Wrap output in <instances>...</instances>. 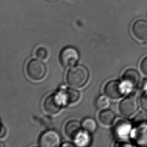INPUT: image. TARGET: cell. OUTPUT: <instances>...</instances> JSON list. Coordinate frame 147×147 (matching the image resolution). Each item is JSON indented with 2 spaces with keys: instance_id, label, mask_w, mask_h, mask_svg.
I'll return each mask as SVG.
<instances>
[{
  "instance_id": "obj_13",
  "label": "cell",
  "mask_w": 147,
  "mask_h": 147,
  "mask_svg": "<svg viewBox=\"0 0 147 147\" xmlns=\"http://www.w3.org/2000/svg\"><path fill=\"white\" fill-rule=\"evenodd\" d=\"M59 92L63 98L65 103H75L80 98V92L72 88H62Z\"/></svg>"
},
{
  "instance_id": "obj_19",
  "label": "cell",
  "mask_w": 147,
  "mask_h": 147,
  "mask_svg": "<svg viewBox=\"0 0 147 147\" xmlns=\"http://www.w3.org/2000/svg\"><path fill=\"white\" fill-rule=\"evenodd\" d=\"M140 104L144 110L147 111V91H143L140 98Z\"/></svg>"
},
{
  "instance_id": "obj_9",
  "label": "cell",
  "mask_w": 147,
  "mask_h": 147,
  "mask_svg": "<svg viewBox=\"0 0 147 147\" xmlns=\"http://www.w3.org/2000/svg\"><path fill=\"white\" fill-rule=\"evenodd\" d=\"M134 36L142 41L147 40V20L140 19L136 20L131 26Z\"/></svg>"
},
{
  "instance_id": "obj_3",
  "label": "cell",
  "mask_w": 147,
  "mask_h": 147,
  "mask_svg": "<svg viewBox=\"0 0 147 147\" xmlns=\"http://www.w3.org/2000/svg\"><path fill=\"white\" fill-rule=\"evenodd\" d=\"M131 90L123 81L119 80L109 81L104 88L105 95L113 99H119Z\"/></svg>"
},
{
  "instance_id": "obj_6",
  "label": "cell",
  "mask_w": 147,
  "mask_h": 147,
  "mask_svg": "<svg viewBox=\"0 0 147 147\" xmlns=\"http://www.w3.org/2000/svg\"><path fill=\"white\" fill-rule=\"evenodd\" d=\"M79 58L80 55L78 50L71 46L64 48L60 53V61L64 67H73L78 62Z\"/></svg>"
},
{
  "instance_id": "obj_17",
  "label": "cell",
  "mask_w": 147,
  "mask_h": 147,
  "mask_svg": "<svg viewBox=\"0 0 147 147\" xmlns=\"http://www.w3.org/2000/svg\"><path fill=\"white\" fill-rule=\"evenodd\" d=\"M108 96L105 95H100L96 99V107L99 109H103L107 107L109 105V100Z\"/></svg>"
},
{
  "instance_id": "obj_7",
  "label": "cell",
  "mask_w": 147,
  "mask_h": 147,
  "mask_svg": "<svg viewBox=\"0 0 147 147\" xmlns=\"http://www.w3.org/2000/svg\"><path fill=\"white\" fill-rule=\"evenodd\" d=\"M139 109L137 99L134 96H127L119 103V110L122 115L130 117L137 112Z\"/></svg>"
},
{
  "instance_id": "obj_18",
  "label": "cell",
  "mask_w": 147,
  "mask_h": 147,
  "mask_svg": "<svg viewBox=\"0 0 147 147\" xmlns=\"http://www.w3.org/2000/svg\"><path fill=\"white\" fill-rule=\"evenodd\" d=\"M36 57L41 60H44L48 56V51L46 48L39 47L37 48L35 52Z\"/></svg>"
},
{
  "instance_id": "obj_15",
  "label": "cell",
  "mask_w": 147,
  "mask_h": 147,
  "mask_svg": "<svg viewBox=\"0 0 147 147\" xmlns=\"http://www.w3.org/2000/svg\"><path fill=\"white\" fill-rule=\"evenodd\" d=\"M82 129L88 133H93L97 129L98 125L96 121L92 117H86L82 123Z\"/></svg>"
},
{
  "instance_id": "obj_23",
  "label": "cell",
  "mask_w": 147,
  "mask_h": 147,
  "mask_svg": "<svg viewBox=\"0 0 147 147\" xmlns=\"http://www.w3.org/2000/svg\"><path fill=\"white\" fill-rule=\"evenodd\" d=\"M143 89V91H147V80H146L145 82H144Z\"/></svg>"
},
{
  "instance_id": "obj_5",
  "label": "cell",
  "mask_w": 147,
  "mask_h": 147,
  "mask_svg": "<svg viewBox=\"0 0 147 147\" xmlns=\"http://www.w3.org/2000/svg\"><path fill=\"white\" fill-rule=\"evenodd\" d=\"M65 103L63 98L59 92L51 94L44 100L43 107L45 111L51 115H55L59 112Z\"/></svg>"
},
{
  "instance_id": "obj_10",
  "label": "cell",
  "mask_w": 147,
  "mask_h": 147,
  "mask_svg": "<svg viewBox=\"0 0 147 147\" xmlns=\"http://www.w3.org/2000/svg\"><path fill=\"white\" fill-rule=\"evenodd\" d=\"M132 129L133 127L131 123L121 120L116 123L113 129V133L119 139H125L129 137Z\"/></svg>"
},
{
  "instance_id": "obj_14",
  "label": "cell",
  "mask_w": 147,
  "mask_h": 147,
  "mask_svg": "<svg viewBox=\"0 0 147 147\" xmlns=\"http://www.w3.org/2000/svg\"><path fill=\"white\" fill-rule=\"evenodd\" d=\"M98 119L104 125H111L115 119V113L111 109H104L99 113Z\"/></svg>"
},
{
  "instance_id": "obj_16",
  "label": "cell",
  "mask_w": 147,
  "mask_h": 147,
  "mask_svg": "<svg viewBox=\"0 0 147 147\" xmlns=\"http://www.w3.org/2000/svg\"><path fill=\"white\" fill-rule=\"evenodd\" d=\"M90 136L88 134L86 133H84L82 131L78 136V137L75 140L76 145L81 147L88 146L90 143Z\"/></svg>"
},
{
  "instance_id": "obj_8",
  "label": "cell",
  "mask_w": 147,
  "mask_h": 147,
  "mask_svg": "<svg viewBox=\"0 0 147 147\" xmlns=\"http://www.w3.org/2000/svg\"><path fill=\"white\" fill-rule=\"evenodd\" d=\"M60 137L57 131L50 129L40 136L39 144L41 147H56L60 145Z\"/></svg>"
},
{
  "instance_id": "obj_20",
  "label": "cell",
  "mask_w": 147,
  "mask_h": 147,
  "mask_svg": "<svg viewBox=\"0 0 147 147\" xmlns=\"http://www.w3.org/2000/svg\"><path fill=\"white\" fill-rule=\"evenodd\" d=\"M140 66L142 72L147 76V56L142 61Z\"/></svg>"
},
{
  "instance_id": "obj_22",
  "label": "cell",
  "mask_w": 147,
  "mask_h": 147,
  "mask_svg": "<svg viewBox=\"0 0 147 147\" xmlns=\"http://www.w3.org/2000/svg\"><path fill=\"white\" fill-rule=\"evenodd\" d=\"M76 144L70 143V142H65L61 145V147H75L76 146Z\"/></svg>"
},
{
  "instance_id": "obj_1",
  "label": "cell",
  "mask_w": 147,
  "mask_h": 147,
  "mask_svg": "<svg viewBox=\"0 0 147 147\" xmlns=\"http://www.w3.org/2000/svg\"><path fill=\"white\" fill-rule=\"evenodd\" d=\"M90 74L88 68L82 65L73 66L68 71L66 81L74 88H82L86 85L89 79Z\"/></svg>"
},
{
  "instance_id": "obj_21",
  "label": "cell",
  "mask_w": 147,
  "mask_h": 147,
  "mask_svg": "<svg viewBox=\"0 0 147 147\" xmlns=\"http://www.w3.org/2000/svg\"><path fill=\"white\" fill-rule=\"evenodd\" d=\"M6 133H7V130H6V127L5 126L3 125V124L2 123V125H1V133L0 134V138L1 139L4 138L6 135Z\"/></svg>"
},
{
  "instance_id": "obj_2",
  "label": "cell",
  "mask_w": 147,
  "mask_h": 147,
  "mask_svg": "<svg viewBox=\"0 0 147 147\" xmlns=\"http://www.w3.org/2000/svg\"><path fill=\"white\" fill-rule=\"evenodd\" d=\"M133 138L140 146H147V115L140 113L135 119V127L133 129Z\"/></svg>"
},
{
  "instance_id": "obj_4",
  "label": "cell",
  "mask_w": 147,
  "mask_h": 147,
  "mask_svg": "<svg viewBox=\"0 0 147 147\" xmlns=\"http://www.w3.org/2000/svg\"><path fill=\"white\" fill-rule=\"evenodd\" d=\"M46 65L41 60L32 59L26 66V72L28 76L34 80H40L45 77L46 74Z\"/></svg>"
},
{
  "instance_id": "obj_12",
  "label": "cell",
  "mask_w": 147,
  "mask_h": 147,
  "mask_svg": "<svg viewBox=\"0 0 147 147\" xmlns=\"http://www.w3.org/2000/svg\"><path fill=\"white\" fill-rule=\"evenodd\" d=\"M82 124L80 122L76 120H72L66 124L64 129L66 135L70 139L75 140L82 131Z\"/></svg>"
},
{
  "instance_id": "obj_11",
  "label": "cell",
  "mask_w": 147,
  "mask_h": 147,
  "mask_svg": "<svg viewBox=\"0 0 147 147\" xmlns=\"http://www.w3.org/2000/svg\"><path fill=\"white\" fill-rule=\"evenodd\" d=\"M140 78L141 77L139 72L133 68L127 70L123 76V81L131 90L138 86Z\"/></svg>"
}]
</instances>
